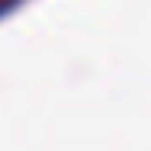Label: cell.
<instances>
[{
    "label": "cell",
    "instance_id": "1",
    "mask_svg": "<svg viewBox=\"0 0 151 151\" xmlns=\"http://www.w3.org/2000/svg\"><path fill=\"white\" fill-rule=\"evenodd\" d=\"M14 4H17V0H0V14H7V10L14 7Z\"/></svg>",
    "mask_w": 151,
    "mask_h": 151
}]
</instances>
